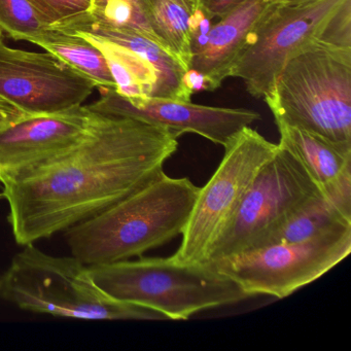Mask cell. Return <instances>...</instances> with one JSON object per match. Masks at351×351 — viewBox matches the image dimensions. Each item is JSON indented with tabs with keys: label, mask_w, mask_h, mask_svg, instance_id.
I'll use <instances>...</instances> for the list:
<instances>
[{
	"label": "cell",
	"mask_w": 351,
	"mask_h": 351,
	"mask_svg": "<svg viewBox=\"0 0 351 351\" xmlns=\"http://www.w3.org/2000/svg\"><path fill=\"white\" fill-rule=\"evenodd\" d=\"M99 91V99L88 106L93 112L164 127L180 137L195 133L223 147L242 129L262 119L248 108H217L166 98H128L112 89Z\"/></svg>",
	"instance_id": "11"
},
{
	"label": "cell",
	"mask_w": 351,
	"mask_h": 351,
	"mask_svg": "<svg viewBox=\"0 0 351 351\" xmlns=\"http://www.w3.org/2000/svg\"><path fill=\"white\" fill-rule=\"evenodd\" d=\"M351 228L293 243H274L213 264L252 297L283 299L348 256Z\"/></svg>",
	"instance_id": "9"
},
{
	"label": "cell",
	"mask_w": 351,
	"mask_h": 351,
	"mask_svg": "<svg viewBox=\"0 0 351 351\" xmlns=\"http://www.w3.org/2000/svg\"><path fill=\"white\" fill-rule=\"evenodd\" d=\"M134 3H139V5H143V0H132Z\"/></svg>",
	"instance_id": "27"
},
{
	"label": "cell",
	"mask_w": 351,
	"mask_h": 351,
	"mask_svg": "<svg viewBox=\"0 0 351 351\" xmlns=\"http://www.w3.org/2000/svg\"><path fill=\"white\" fill-rule=\"evenodd\" d=\"M3 198V190H0V199Z\"/></svg>",
	"instance_id": "28"
},
{
	"label": "cell",
	"mask_w": 351,
	"mask_h": 351,
	"mask_svg": "<svg viewBox=\"0 0 351 351\" xmlns=\"http://www.w3.org/2000/svg\"><path fill=\"white\" fill-rule=\"evenodd\" d=\"M27 116L25 112L0 97V129Z\"/></svg>",
	"instance_id": "24"
},
{
	"label": "cell",
	"mask_w": 351,
	"mask_h": 351,
	"mask_svg": "<svg viewBox=\"0 0 351 351\" xmlns=\"http://www.w3.org/2000/svg\"><path fill=\"white\" fill-rule=\"evenodd\" d=\"M278 145L295 156L322 193L351 176V153L342 151L324 139L301 129L275 122Z\"/></svg>",
	"instance_id": "15"
},
{
	"label": "cell",
	"mask_w": 351,
	"mask_h": 351,
	"mask_svg": "<svg viewBox=\"0 0 351 351\" xmlns=\"http://www.w3.org/2000/svg\"><path fill=\"white\" fill-rule=\"evenodd\" d=\"M90 14L106 25L138 32L163 48L147 20L143 5L132 0H97Z\"/></svg>",
	"instance_id": "20"
},
{
	"label": "cell",
	"mask_w": 351,
	"mask_h": 351,
	"mask_svg": "<svg viewBox=\"0 0 351 351\" xmlns=\"http://www.w3.org/2000/svg\"><path fill=\"white\" fill-rule=\"evenodd\" d=\"M225 155L215 174L199 188L180 244L172 258L182 264L206 263L217 236L241 202L261 168L275 155L278 145L248 126L223 147Z\"/></svg>",
	"instance_id": "7"
},
{
	"label": "cell",
	"mask_w": 351,
	"mask_h": 351,
	"mask_svg": "<svg viewBox=\"0 0 351 351\" xmlns=\"http://www.w3.org/2000/svg\"><path fill=\"white\" fill-rule=\"evenodd\" d=\"M96 1H97V0H93V5H94V3H96Z\"/></svg>",
	"instance_id": "29"
},
{
	"label": "cell",
	"mask_w": 351,
	"mask_h": 351,
	"mask_svg": "<svg viewBox=\"0 0 351 351\" xmlns=\"http://www.w3.org/2000/svg\"><path fill=\"white\" fill-rule=\"evenodd\" d=\"M143 9L163 48L189 71L194 12L173 0H143Z\"/></svg>",
	"instance_id": "19"
},
{
	"label": "cell",
	"mask_w": 351,
	"mask_h": 351,
	"mask_svg": "<svg viewBox=\"0 0 351 351\" xmlns=\"http://www.w3.org/2000/svg\"><path fill=\"white\" fill-rule=\"evenodd\" d=\"M263 100L275 122L351 153V47L308 45L285 63Z\"/></svg>",
	"instance_id": "3"
},
{
	"label": "cell",
	"mask_w": 351,
	"mask_h": 351,
	"mask_svg": "<svg viewBox=\"0 0 351 351\" xmlns=\"http://www.w3.org/2000/svg\"><path fill=\"white\" fill-rule=\"evenodd\" d=\"M0 297L26 311L100 320H164L162 314L104 293L88 266L73 256H54L28 244L0 278Z\"/></svg>",
	"instance_id": "5"
},
{
	"label": "cell",
	"mask_w": 351,
	"mask_h": 351,
	"mask_svg": "<svg viewBox=\"0 0 351 351\" xmlns=\"http://www.w3.org/2000/svg\"><path fill=\"white\" fill-rule=\"evenodd\" d=\"M270 1L276 5H299V3H307L310 0H270Z\"/></svg>",
	"instance_id": "26"
},
{
	"label": "cell",
	"mask_w": 351,
	"mask_h": 351,
	"mask_svg": "<svg viewBox=\"0 0 351 351\" xmlns=\"http://www.w3.org/2000/svg\"><path fill=\"white\" fill-rule=\"evenodd\" d=\"M273 5L270 0H244L213 23L204 46L193 53L189 69L200 77L203 90L215 91L231 77L250 32Z\"/></svg>",
	"instance_id": "13"
},
{
	"label": "cell",
	"mask_w": 351,
	"mask_h": 351,
	"mask_svg": "<svg viewBox=\"0 0 351 351\" xmlns=\"http://www.w3.org/2000/svg\"><path fill=\"white\" fill-rule=\"evenodd\" d=\"M97 112L88 106L55 114L23 117L0 129V178L38 165L75 147Z\"/></svg>",
	"instance_id": "12"
},
{
	"label": "cell",
	"mask_w": 351,
	"mask_h": 351,
	"mask_svg": "<svg viewBox=\"0 0 351 351\" xmlns=\"http://www.w3.org/2000/svg\"><path fill=\"white\" fill-rule=\"evenodd\" d=\"M350 0H310L299 5H274L261 18L231 71L252 97L272 92L285 63L302 49L326 40L330 24Z\"/></svg>",
	"instance_id": "8"
},
{
	"label": "cell",
	"mask_w": 351,
	"mask_h": 351,
	"mask_svg": "<svg viewBox=\"0 0 351 351\" xmlns=\"http://www.w3.org/2000/svg\"><path fill=\"white\" fill-rule=\"evenodd\" d=\"M88 270L110 297L149 308L166 319L186 320L198 312L252 298L209 263L139 258L88 266Z\"/></svg>",
	"instance_id": "4"
},
{
	"label": "cell",
	"mask_w": 351,
	"mask_h": 351,
	"mask_svg": "<svg viewBox=\"0 0 351 351\" xmlns=\"http://www.w3.org/2000/svg\"><path fill=\"white\" fill-rule=\"evenodd\" d=\"M320 192L301 162L278 145L213 242L206 263L215 264L262 247L276 230Z\"/></svg>",
	"instance_id": "6"
},
{
	"label": "cell",
	"mask_w": 351,
	"mask_h": 351,
	"mask_svg": "<svg viewBox=\"0 0 351 351\" xmlns=\"http://www.w3.org/2000/svg\"><path fill=\"white\" fill-rule=\"evenodd\" d=\"M94 89L91 80L55 55L11 48L0 38V97L26 114L77 108Z\"/></svg>",
	"instance_id": "10"
},
{
	"label": "cell",
	"mask_w": 351,
	"mask_h": 351,
	"mask_svg": "<svg viewBox=\"0 0 351 351\" xmlns=\"http://www.w3.org/2000/svg\"><path fill=\"white\" fill-rule=\"evenodd\" d=\"M43 23L57 27L93 9V0H27Z\"/></svg>",
	"instance_id": "22"
},
{
	"label": "cell",
	"mask_w": 351,
	"mask_h": 351,
	"mask_svg": "<svg viewBox=\"0 0 351 351\" xmlns=\"http://www.w3.org/2000/svg\"><path fill=\"white\" fill-rule=\"evenodd\" d=\"M178 138L164 127L97 112L75 147L0 178L16 242L64 232L159 178Z\"/></svg>",
	"instance_id": "1"
},
{
	"label": "cell",
	"mask_w": 351,
	"mask_h": 351,
	"mask_svg": "<svg viewBox=\"0 0 351 351\" xmlns=\"http://www.w3.org/2000/svg\"><path fill=\"white\" fill-rule=\"evenodd\" d=\"M350 228L351 206L320 192L276 230L265 245L306 241Z\"/></svg>",
	"instance_id": "16"
},
{
	"label": "cell",
	"mask_w": 351,
	"mask_h": 351,
	"mask_svg": "<svg viewBox=\"0 0 351 351\" xmlns=\"http://www.w3.org/2000/svg\"><path fill=\"white\" fill-rule=\"evenodd\" d=\"M96 47L106 58L116 92L124 97H155L158 77L152 65L137 53L106 38L86 32H75Z\"/></svg>",
	"instance_id": "17"
},
{
	"label": "cell",
	"mask_w": 351,
	"mask_h": 351,
	"mask_svg": "<svg viewBox=\"0 0 351 351\" xmlns=\"http://www.w3.org/2000/svg\"><path fill=\"white\" fill-rule=\"evenodd\" d=\"M52 29L66 34L86 32L130 49L145 59L157 73L158 86L155 97L191 101L194 92L186 81L188 71L151 38L131 30L110 27L96 20L90 13L73 18Z\"/></svg>",
	"instance_id": "14"
},
{
	"label": "cell",
	"mask_w": 351,
	"mask_h": 351,
	"mask_svg": "<svg viewBox=\"0 0 351 351\" xmlns=\"http://www.w3.org/2000/svg\"><path fill=\"white\" fill-rule=\"evenodd\" d=\"M199 188L161 174L94 217L65 230L71 256L86 266L141 256L182 235Z\"/></svg>",
	"instance_id": "2"
},
{
	"label": "cell",
	"mask_w": 351,
	"mask_h": 351,
	"mask_svg": "<svg viewBox=\"0 0 351 351\" xmlns=\"http://www.w3.org/2000/svg\"><path fill=\"white\" fill-rule=\"evenodd\" d=\"M173 1L184 5L191 12H195L199 8V0H173Z\"/></svg>",
	"instance_id": "25"
},
{
	"label": "cell",
	"mask_w": 351,
	"mask_h": 351,
	"mask_svg": "<svg viewBox=\"0 0 351 351\" xmlns=\"http://www.w3.org/2000/svg\"><path fill=\"white\" fill-rule=\"evenodd\" d=\"M46 29L27 0H0V38L29 42Z\"/></svg>",
	"instance_id": "21"
},
{
	"label": "cell",
	"mask_w": 351,
	"mask_h": 351,
	"mask_svg": "<svg viewBox=\"0 0 351 351\" xmlns=\"http://www.w3.org/2000/svg\"><path fill=\"white\" fill-rule=\"evenodd\" d=\"M244 0H199V8L211 19L223 17Z\"/></svg>",
	"instance_id": "23"
},
{
	"label": "cell",
	"mask_w": 351,
	"mask_h": 351,
	"mask_svg": "<svg viewBox=\"0 0 351 351\" xmlns=\"http://www.w3.org/2000/svg\"><path fill=\"white\" fill-rule=\"evenodd\" d=\"M91 80L100 89L116 90V84L102 53L91 43L75 34L46 29L29 40Z\"/></svg>",
	"instance_id": "18"
}]
</instances>
